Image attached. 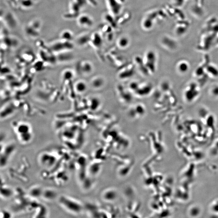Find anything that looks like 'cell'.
<instances>
[{"mask_svg": "<svg viewBox=\"0 0 218 218\" xmlns=\"http://www.w3.org/2000/svg\"><path fill=\"white\" fill-rule=\"evenodd\" d=\"M61 204L66 209L73 213H78L82 209L81 205L73 199L66 196H62L60 199Z\"/></svg>", "mask_w": 218, "mask_h": 218, "instance_id": "6da1fadb", "label": "cell"}, {"mask_svg": "<svg viewBox=\"0 0 218 218\" xmlns=\"http://www.w3.org/2000/svg\"><path fill=\"white\" fill-rule=\"evenodd\" d=\"M16 130L20 139L23 142H28L31 139L32 135L31 128L28 124L24 122L19 124L16 128Z\"/></svg>", "mask_w": 218, "mask_h": 218, "instance_id": "7a4b0ae2", "label": "cell"}, {"mask_svg": "<svg viewBox=\"0 0 218 218\" xmlns=\"http://www.w3.org/2000/svg\"><path fill=\"white\" fill-rule=\"evenodd\" d=\"M200 91L197 85L195 83H192L187 87L184 95L186 101L192 102L198 97Z\"/></svg>", "mask_w": 218, "mask_h": 218, "instance_id": "3957f363", "label": "cell"}, {"mask_svg": "<svg viewBox=\"0 0 218 218\" xmlns=\"http://www.w3.org/2000/svg\"><path fill=\"white\" fill-rule=\"evenodd\" d=\"M77 70L82 75H87L91 73L93 70L92 65L87 61H82L77 66Z\"/></svg>", "mask_w": 218, "mask_h": 218, "instance_id": "277c9868", "label": "cell"}, {"mask_svg": "<svg viewBox=\"0 0 218 218\" xmlns=\"http://www.w3.org/2000/svg\"><path fill=\"white\" fill-rule=\"evenodd\" d=\"M146 66L151 67L150 70L153 72L155 69V58L154 57V53L152 52H148L146 55Z\"/></svg>", "mask_w": 218, "mask_h": 218, "instance_id": "5b68a950", "label": "cell"}, {"mask_svg": "<svg viewBox=\"0 0 218 218\" xmlns=\"http://www.w3.org/2000/svg\"><path fill=\"white\" fill-rule=\"evenodd\" d=\"M87 89V85L86 82L83 81H77L75 83V89L76 93L82 94L84 93Z\"/></svg>", "mask_w": 218, "mask_h": 218, "instance_id": "8992f818", "label": "cell"}, {"mask_svg": "<svg viewBox=\"0 0 218 218\" xmlns=\"http://www.w3.org/2000/svg\"><path fill=\"white\" fill-rule=\"evenodd\" d=\"M207 73L211 77H218V68L213 65H209L205 68Z\"/></svg>", "mask_w": 218, "mask_h": 218, "instance_id": "52a82bcc", "label": "cell"}, {"mask_svg": "<svg viewBox=\"0 0 218 218\" xmlns=\"http://www.w3.org/2000/svg\"><path fill=\"white\" fill-rule=\"evenodd\" d=\"M177 69L180 73L184 74L188 72L189 69V65L187 62H180L177 64Z\"/></svg>", "mask_w": 218, "mask_h": 218, "instance_id": "ba28073f", "label": "cell"}, {"mask_svg": "<svg viewBox=\"0 0 218 218\" xmlns=\"http://www.w3.org/2000/svg\"><path fill=\"white\" fill-rule=\"evenodd\" d=\"M103 80L100 77H95L93 79L91 84L94 88H99L102 87L103 84Z\"/></svg>", "mask_w": 218, "mask_h": 218, "instance_id": "9c48e42d", "label": "cell"}, {"mask_svg": "<svg viewBox=\"0 0 218 218\" xmlns=\"http://www.w3.org/2000/svg\"><path fill=\"white\" fill-rule=\"evenodd\" d=\"M74 76V73L70 69L64 70L62 74V79L64 81H69L72 80Z\"/></svg>", "mask_w": 218, "mask_h": 218, "instance_id": "30bf717a", "label": "cell"}, {"mask_svg": "<svg viewBox=\"0 0 218 218\" xmlns=\"http://www.w3.org/2000/svg\"><path fill=\"white\" fill-rule=\"evenodd\" d=\"M61 37L62 40L63 41H70L72 39L73 36L71 32L68 30H65L61 34Z\"/></svg>", "mask_w": 218, "mask_h": 218, "instance_id": "8fae6325", "label": "cell"}, {"mask_svg": "<svg viewBox=\"0 0 218 218\" xmlns=\"http://www.w3.org/2000/svg\"><path fill=\"white\" fill-rule=\"evenodd\" d=\"M210 94L213 97H218V84L213 85L210 89Z\"/></svg>", "mask_w": 218, "mask_h": 218, "instance_id": "7c38bea8", "label": "cell"}]
</instances>
